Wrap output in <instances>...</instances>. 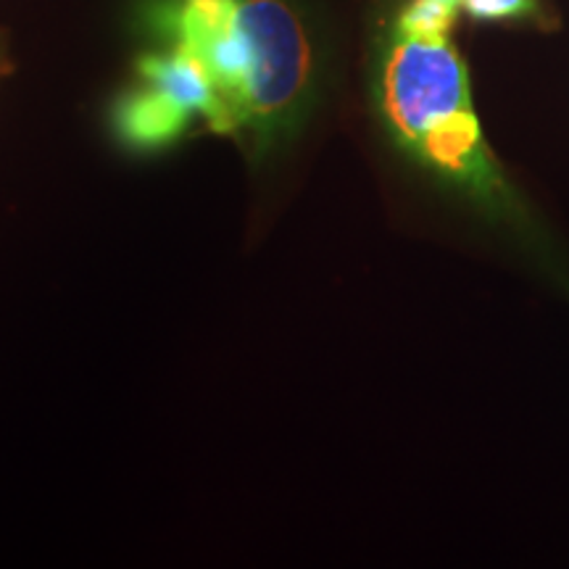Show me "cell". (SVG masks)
Wrapping results in <instances>:
<instances>
[{"label": "cell", "mask_w": 569, "mask_h": 569, "mask_svg": "<svg viewBox=\"0 0 569 569\" xmlns=\"http://www.w3.org/2000/svg\"><path fill=\"white\" fill-rule=\"evenodd\" d=\"M446 3H453V6H461V0H446Z\"/></svg>", "instance_id": "6"}, {"label": "cell", "mask_w": 569, "mask_h": 569, "mask_svg": "<svg viewBox=\"0 0 569 569\" xmlns=\"http://www.w3.org/2000/svg\"><path fill=\"white\" fill-rule=\"evenodd\" d=\"M459 6L446 0H411L398 11L393 27L411 38H448Z\"/></svg>", "instance_id": "4"}, {"label": "cell", "mask_w": 569, "mask_h": 569, "mask_svg": "<svg viewBox=\"0 0 569 569\" xmlns=\"http://www.w3.org/2000/svg\"><path fill=\"white\" fill-rule=\"evenodd\" d=\"M156 24L209 74L213 132L261 153L309 117L319 56L298 0H174Z\"/></svg>", "instance_id": "1"}, {"label": "cell", "mask_w": 569, "mask_h": 569, "mask_svg": "<svg viewBox=\"0 0 569 569\" xmlns=\"http://www.w3.org/2000/svg\"><path fill=\"white\" fill-rule=\"evenodd\" d=\"M461 9L478 21H507L532 17L538 0H461Z\"/></svg>", "instance_id": "5"}, {"label": "cell", "mask_w": 569, "mask_h": 569, "mask_svg": "<svg viewBox=\"0 0 569 569\" xmlns=\"http://www.w3.org/2000/svg\"><path fill=\"white\" fill-rule=\"evenodd\" d=\"M190 119L193 113L184 106L142 80H138L130 92H124L117 106L119 138L146 151L174 142L190 124Z\"/></svg>", "instance_id": "3"}, {"label": "cell", "mask_w": 569, "mask_h": 569, "mask_svg": "<svg viewBox=\"0 0 569 569\" xmlns=\"http://www.w3.org/2000/svg\"><path fill=\"white\" fill-rule=\"evenodd\" d=\"M375 106L396 146L417 163L490 211L515 209L451 40L411 38L393 27L377 51Z\"/></svg>", "instance_id": "2"}]
</instances>
